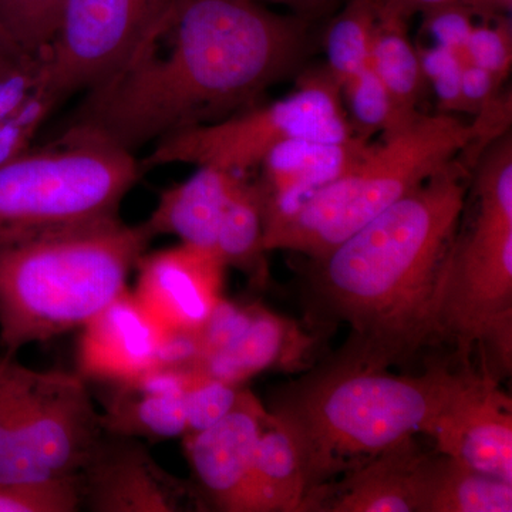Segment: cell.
<instances>
[{
    "instance_id": "6da1fadb",
    "label": "cell",
    "mask_w": 512,
    "mask_h": 512,
    "mask_svg": "<svg viewBox=\"0 0 512 512\" xmlns=\"http://www.w3.org/2000/svg\"><path fill=\"white\" fill-rule=\"evenodd\" d=\"M311 23L255 0H177L130 56L84 92L62 134L134 154L261 104L302 72Z\"/></svg>"
},
{
    "instance_id": "7a4b0ae2",
    "label": "cell",
    "mask_w": 512,
    "mask_h": 512,
    "mask_svg": "<svg viewBox=\"0 0 512 512\" xmlns=\"http://www.w3.org/2000/svg\"><path fill=\"white\" fill-rule=\"evenodd\" d=\"M454 158L328 254L309 285L325 318L352 333L338 362L387 369L433 343V312L467 192Z\"/></svg>"
},
{
    "instance_id": "3957f363",
    "label": "cell",
    "mask_w": 512,
    "mask_h": 512,
    "mask_svg": "<svg viewBox=\"0 0 512 512\" xmlns=\"http://www.w3.org/2000/svg\"><path fill=\"white\" fill-rule=\"evenodd\" d=\"M468 370L434 365L421 375H390L335 360L284 394L271 412L291 427L301 447L306 503L338 474L416 434H430Z\"/></svg>"
},
{
    "instance_id": "277c9868",
    "label": "cell",
    "mask_w": 512,
    "mask_h": 512,
    "mask_svg": "<svg viewBox=\"0 0 512 512\" xmlns=\"http://www.w3.org/2000/svg\"><path fill=\"white\" fill-rule=\"evenodd\" d=\"M154 237L120 217L0 245V345L15 356L30 343L82 329L127 289Z\"/></svg>"
},
{
    "instance_id": "5b68a950",
    "label": "cell",
    "mask_w": 512,
    "mask_h": 512,
    "mask_svg": "<svg viewBox=\"0 0 512 512\" xmlns=\"http://www.w3.org/2000/svg\"><path fill=\"white\" fill-rule=\"evenodd\" d=\"M477 124L454 114H421L392 137L372 143L345 175L279 210L264 211L268 252L319 258L402 200L463 151H473Z\"/></svg>"
},
{
    "instance_id": "8992f818",
    "label": "cell",
    "mask_w": 512,
    "mask_h": 512,
    "mask_svg": "<svg viewBox=\"0 0 512 512\" xmlns=\"http://www.w3.org/2000/svg\"><path fill=\"white\" fill-rule=\"evenodd\" d=\"M134 154L60 134L0 165V245L113 220L143 174Z\"/></svg>"
},
{
    "instance_id": "52a82bcc",
    "label": "cell",
    "mask_w": 512,
    "mask_h": 512,
    "mask_svg": "<svg viewBox=\"0 0 512 512\" xmlns=\"http://www.w3.org/2000/svg\"><path fill=\"white\" fill-rule=\"evenodd\" d=\"M296 138H357L346 116L342 89L325 66L301 73L296 89L284 99L164 137L140 165L143 171L170 164L214 165L244 175L259 167L276 146Z\"/></svg>"
},
{
    "instance_id": "ba28073f",
    "label": "cell",
    "mask_w": 512,
    "mask_h": 512,
    "mask_svg": "<svg viewBox=\"0 0 512 512\" xmlns=\"http://www.w3.org/2000/svg\"><path fill=\"white\" fill-rule=\"evenodd\" d=\"M461 352L488 349L485 370L510 372L512 352V218L477 211L473 228L454 241L434 302L433 342Z\"/></svg>"
},
{
    "instance_id": "9c48e42d",
    "label": "cell",
    "mask_w": 512,
    "mask_h": 512,
    "mask_svg": "<svg viewBox=\"0 0 512 512\" xmlns=\"http://www.w3.org/2000/svg\"><path fill=\"white\" fill-rule=\"evenodd\" d=\"M103 436L86 380L79 373L40 372L0 441V483L79 477Z\"/></svg>"
},
{
    "instance_id": "30bf717a",
    "label": "cell",
    "mask_w": 512,
    "mask_h": 512,
    "mask_svg": "<svg viewBox=\"0 0 512 512\" xmlns=\"http://www.w3.org/2000/svg\"><path fill=\"white\" fill-rule=\"evenodd\" d=\"M177 0H66L49 47L64 96L86 92L113 73Z\"/></svg>"
},
{
    "instance_id": "8fae6325",
    "label": "cell",
    "mask_w": 512,
    "mask_h": 512,
    "mask_svg": "<svg viewBox=\"0 0 512 512\" xmlns=\"http://www.w3.org/2000/svg\"><path fill=\"white\" fill-rule=\"evenodd\" d=\"M268 414L242 389L234 409L208 429L183 437L185 456L202 505L224 512H258L254 485L256 446Z\"/></svg>"
},
{
    "instance_id": "7c38bea8",
    "label": "cell",
    "mask_w": 512,
    "mask_h": 512,
    "mask_svg": "<svg viewBox=\"0 0 512 512\" xmlns=\"http://www.w3.org/2000/svg\"><path fill=\"white\" fill-rule=\"evenodd\" d=\"M82 507L94 512H183L204 507L192 485L165 471L140 440L104 433L80 473Z\"/></svg>"
},
{
    "instance_id": "4fadbf2b",
    "label": "cell",
    "mask_w": 512,
    "mask_h": 512,
    "mask_svg": "<svg viewBox=\"0 0 512 512\" xmlns=\"http://www.w3.org/2000/svg\"><path fill=\"white\" fill-rule=\"evenodd\" d=\"M136 269L134 298L163 330H200L224 298L227 266L212 249L180 242L146 252Z\"/></svg>"
},
{
    "instance_id": "5bb4252c",
    "label": "cell",
    "mask_w": 512,
    "mask_h": 512,
    "mask_svg": "<svg viewBox=\"0 0 512 512\" xmlns=\"http://www.w3.org/2000/svg\"><path fill=\"white\" fill-rule=\"evenodd\" d=\"M511 409L495 377L470 369L429 436L443 456L512 484Z\"/></svg>"
},
{
    "instance_id": "9a60e30c",
    "label": "cell",
    "mask_w": 512,
    "mask_h": 512,
    "mask_svg": "<svg viewBox=\"0 0 512 512\" xmlns=\"http://www.w3.org/2000/svg\"><path fill=\"white\" fill-rule=\"evenodd\" d=\"M436 456L404 441L320 487L303 511L424 512Z\"/></svg>"
},
{
    "instance_id": "2e32d148",
    "label": "cell",
    "mask_w": 512,
    "mask_h": 512,
    "mask_svg": "<svg viewBox=\"0 0 512 512\" xmlns=\"http://www.w3.org/2000/svg\"><path fill=\"white\" fill-rule=\"evenodd\" d=\"M163 329L124 291L82 328L77 366L84 380L119 384L154 367Z\"/></svg>"
},
{
    "instance_id": "e0dca14e",
    "label": "cell",
    "mask_w": 512,
    "mask_h": 512,
    "mask_svg": "<svg viewBox=\"0 0 512 512\" xmlns=\"http://www.w3.org/2000/svg\"><path fill=\"white\" fill-rule=\"evenodd\" d=\"M198 369L151 367L127 382L111 384L113 392L100 413L104 433L150 441L183 439L185 394Z\"/></svg>"
},
{
    "instance_id": "ac0fdd59",
    "label": "cell",
    "mask_w": 512,
    "mask_h": 512,
    "mask_svg": "<svg viewBox=\"0 0 512 512\" xmlns=\"http://www.w3.org/2000/svg\"><path fill=\"white\" fill-rule=\"evenodd\" d=\"M66 99L53 77L49 47L35 55L8 47L0 57V165L30 150Z\"/></svg>"
},
{
    "instance_id": "d6986e66",
    "label": "cell",
    "mask_w": 512,
    "mask_h": 512,
    "mask_svg": "<svg viewBox=\"0 0 512 512\" xmlns=\"http://www.w3.org/2000/svg\"><path fill=\"white\" fill-rule=\"evenodd\" d=\"M372 141H285L266 154L256 181L264 211L279 210L325 187L352 170Z\"/></svg>"
},
{
    "instance_id": "ffe728a7",
    "label": "cell",
    "mask_w": 512,
    "mask_h": 512,
    "mask_svg": "<svg viewBox=\"0 0 512 512\" xmlns=\"http://www.w3.org/2000/svg\"><path fill=\"white\" fill-rule=\"evenodd\" d=\"M313 349V339L298 323L255 303L247 330L228 348L204 357L202 372L242 386L265 370H295Z\"/></svg>"
},
{
    "instance_id": "44dd1931",
    "label": "cell",
    "mask_w": 512,
    "mask_h": 512,
    "mask_svg": "<svg viewBox=\"0 0 512 512\" xmlns=\"http://www.w3.org/2000/svg\"><path fill=\"white\" fill-rule=\"evenodd\" d=\"M241 177L214 165H198L183 183L161 192L144 225L154 238L173 235L183 244L214 251L222 215Z\"/></svg>"
},
{
    "instance_id": "7402d4cb",
    "label": "cell",
    "mask_w": 512,
    "mask_h": 512,
    "mask_svg": "<svg viewBox=\"0 0 512 512\" xmlns=\"http://www.w3.org/2000/svg\"><path fill=\"white\" fill-rule=\"evenodd\" d=\"M407 22L397 13H377L370 66L386 87L393 107L392 126L382 138L400 133L424 114L420 107L427 83L419 52L407 33Z\"/></svg>"
},
{
    "instance_id": "603a6c76",
    "label": "cell",
    "mask_w": 512,
    "mask_h": 512,
    "mask_svg": "<svg viewBox=\"0 0 512 512\" xmlns=\"http://www.w3.org/2000/svg\"><path fill=\"white\" fill-rule=\"evenodd\" d=\"M258 512H302L308 476L302 450L291 427L268 410L254 464Z\"/></svg>"
},
{
    "instance_id": "cb8c5ba5",
    "label": "cell",
    "mask_w": 512,
    "mask_h": 512,
    "mask_svg": "<svg viewBox=\"0 0 512 512\" xmlns=\"http://www.w3.org/2000/svg\"><path fill=\"white\" fill-rule=\"evenodd\" d=\"M215 254L227 268H235L256 288L268 284V251L264 245V205L256 183L239 178L222 215Z\"/></svg>"
},
{
    "instance_id": "d4e9b609",
    "label": "cell",
    "mask_w": 512,
    "mask_h": 512,
    "mask_svg": "<svg viewBox=\"0 0 512 512\" xmlns=\"http://www.w3.org/2000/svg\"><path fill=\"white\" fill-rule=\"evenodd\" d=\"M512 484L437 454L424 512H511Z\"/></svg>"
},
{
    "instance_id": "484cf974",
    "label": "cell",
    "mask_w": 512,
    "mask_h": 512,
    "mask_svg": "<svg viewBox=\"0 0 512 512\" xmlns=\"http://www.w3.org/2000/svg\"><path fill=\"white\" fill-rule=\"evenodd\" d=\"M376 22L373 0H346L329 20L323 35L325 69L340 87L370 66Z\"/></svg>"
},
{
    "instance_id": "4316f807",
    "label": "cell",
    "mask_w": 512,
    "mask_h": 512,
    "mask_svg": "<svg viewBox=\"0 0 512 512\" xmlns=\"http://www.w3.org/2000/svg\"><path fill=\"white\" fill-rule=\"evenodd\" d=\"M340 89L350 127L359 140L370 143L376 134L384 137L389 133L392 101L372 66L343 83Z\"/></svg>"
},
{
    "instance_id": "83f0119b",
    "label": "cell",
    "mask_w": 512,
    "mask_h": 512,
    "mask_svg": "<svg viewBox=\"0 0 512 512\" xmlns=\"http://www.w3.org/2000/svg\"><path fill=\"white\" fill-rule=\"evenodd\" d=\"M80 508L79 477L0 483V512H76Z\"/></svg>"
},
{
    "instance_id": "f1b7e54d",
    "label": "cell",
    "mask_w": 512,
    "mask_h": 512,
    "mask_svg": "<svg viewBox=\"0 0 512 512\" xmlns=\"http://www.w3.org/2000/svg\"><path fill=\"white\" fill-rule=\"evenodd\" d=\"M244 387L222 382L200 369L192 377L187 394H185V410H187V434L198 433L211 427L212 424L227 416L239 399Z\"/></svg>"
},
{
    "instance_id": "f546056e",
    "label": "cell",
    "mask_w": 512,
    "mask_h": 512,
    "mask_svg": "<svg viewBox=\"0 0 512 512\" xmlns=\"http://www.w3.org/2000/svg\"><path fill=\"white\" fill-rule=\"evenodd\" d=\"M467 62L483 67L504 82L512 66L510 15L491 16L477 22L466 45Z\"/></svg>"
},
{
    "instance_id": "4dcf8cb0",
    "label": "cell",
    "mask_w": 512,
    "mask_h": 512,
    "mask_svg": "<svg viewBox=\"0 0 512 512\" xmlns=\"http://www.w3.org/2000/svg\"><path fill=\"white\" fill-rule=\"evenodd\" d=\"M421 69L427 86L431 87L440 113L464 114L461 80L467 60L440 46L419 47Z\"/></svg>"
},
{
    "instance_id": "1f68e13d",
    "label": "cell",
    "mask_w": 512,
    "mask_h": 512,
    "mask_svg": "<svg viewBox=\"0 0 512 512\" xmlns=\"http://www.w3.org/2000/svg\"><path fill=\"white\" fill-rule=\"evenodd\" d=\"M481 13L464 5L450 3L423 13V32L433 40V45L444 47L466 59L468 37L477 25Z\"/></svg>"
},
{
    "instance_id": "d6a6232c",
    "label": "cell",
    "mask_w": 512,
    "mask_h": 512,
    "mask_svg": "<svg viewBox=\"0 0 512 512\" xmlns=\"http://www.w3.org/2000/svg\"><path fill=\"white\" fill-rule=\"evenodd\" d=\"M254 309L255 303H239L222 298L200 329L204 349L202 359L232 345L247 330Z\"/></svg>"
},
{
    "instance_id": "836d02e7",
    "label": "cell",
    "mask_w": 512,
    "mask_h": 512,
    "mask_svg": "<svg viewBox=\"0 0 512 512\" xmlns=\"http://www.w3.org/2000/svg\"><path fill=\"white\" fill-rule=\"evenodd\" d=\"M39 375L20 365L13 356H0V441L29 402Z\"/></svg>"
},
{
    "instance_id": "e575fe53",
    "label": "cell",
    "mask_w": 512,
    "mask_h": 512,
    "mask_svg": "<svg viewBox=\"0 0 512 512\" xmlns=\"http://www.w3.org/2000/svg\"><path fill=\"white\" fill-rule=\"evenodd\" d=\"M66 0H25L22 53L43 52L52 45Z\"/></svg>"
},
{
    "instance_id": "d590c367",
    "label": "cell",
    "mask_w": 512,
    "mask_h": 512,
    "mask_svg": "<svg viewBox=\"0 0 512 512\" xmlns=\"http://www.w3.org/2000/svg\"><path fill=\"white\" fill-rule=\"evenodd\" d=\"M202 356L204 349L200 330H163L154 356V367L194 370L200 367Z\"/></svg>"
},
{
    "instance_id": "8d00e7d4",
    "label": "cell",
    "mask_w": 512,
    "mask_h": 512,
    "mask_svg": "<svg viewBox=\"0 0 512 512\" xmlns=\"http://www.w3.org/2000/svg\"><path fill=\"white\" fill-rule=\"evenodd\" d=\"M503 82L494 74L487 72L483 67L466 62L461 80V99H463V113L476 117L485 107L490 106L495 97L500 94Z\"/></svg>"
},
{
    "instance_id": "74e56055",
    "label": "cell",
    "mask_w": 512,
    "mask_h": 512,
    "mask_svg": "<svg viewBox=\"0 0 512 512\" xmlns=\"http://www.w3.org/2000/svg\"><path fill=\"white\" fill-rule=\"evenodd\" d=\"M255 2L266 6H285L291 10L292 15L313 22V20L339 9L346 0H255Z\"/></svg>"
},
{
    "instance_id": "f35d334b",
    "label": "cell",
    "mask_w": 512,
    "mask_h": 512,
    "mask_svg": "<svg viewBox=\"0 0 512 512\" xmlns=\"http://www.w3.org/2000/svg\"><path fill=\"white\" fill-rule=\"evenodd\" d=\"M379 12H393L410 20L416 13L429 12L431 9L440 8V6L450 5V3H464L471 6V0H373Z\"/></svg>"
},
{
    "instance_id": "ab89813d",
    "label": "cell",
    "mask_w": 512,
    "mask_h": 512,
    "mask_svg": "<svg viewBox=\"0 0 512 512\" xmlns=\"http://www.w3.org/2000/svg\"><path fill=\"white\" fill-rule=\"evenodd\" d=\"M471 8L484 16L511 15L512 0H471Z\"/></svg>"
},
{
    "instance_id": "60d3db41",
    "label": "cell",
    "mask_w": 512,
    "mask_h": 512,
    "mask_svg": "<svg viewBox=\"0 0 512 512\" xmlns=\"http://www.w3.org/2000/svg\"><path fill=\"white\" fill-rule=\"evenodd\" d=\"M6 49H8V46H6L5 43L0 40V57H2L3 53H5Z\"/></svg>"
}]
</instances>
